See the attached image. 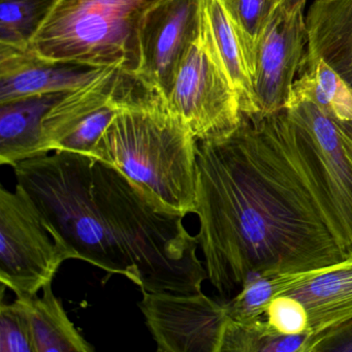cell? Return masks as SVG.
Returning <instances> with one entry per match:
<instances>
[{"label": "cell", "mask_w": 352, "mask_h": 352, "mask_svg": "<svg viewBox=\"0 0 352 352\" xmlns=\"http://www.w3.org/2000/svg\"><path fill=\"white\" fill-rule=\"evenodd\" d=\"M284 294L304 305L309 333H318L351 318L352 255L338 265L318 270Z\"/></svg>", "instance_id": "5bb4252c"}, {"label": "cell", "mask_w": 352, "mask_h": 352, "mask_svg": "<svg viewBox=\"0 0 352 352\" xmlns=\"http://www.w3.org/2000/svg\"><path fill=\"white\" fill-rule=\"evenodd\" d=\"M138 302L160 352H220L228 323L226 302L197 294L141 290Z\"/></svg>", "instance_id": "9c48e42d"}, {"label": "cell", "mask_w": 352, "mask_h": 352, "mask_svg": "<svg viewBox=\"0 0 352 352\" xmlns=\"http://www.w3.org/2000/svg\"><path fill=\"white\" fill-rule=\"evenodd\" d=\"M197 240L208 280L228 300L259 275L315 271L351 256L294 162L277 114L197 142Z\"/></svg>", "instance_id": "6da1fadb"}, {"label": "cell", "mask_w": 352, "mask_h": 352, "mask_svg": "<svg viewBox=\"0 0 352 352\" xmlns=\"http://www.w3.org/2000/svg\"><path fill=\"white\" fill-rule=\"evenodd\" d=\"M102 69L57 63L40 56L30 48L0 45V102L73 91Z\"/></svg>", "instance_id": "7c38bea8"}, {"label": "cell", "mask_w": 352, "mask_h": 352, "mask_svg": "<svg viewBox=\"0 0 352 352\" xmlns=\"http://www.w3.org/2000/svg\"><path fill=\"white\" fill-rule=\"evenodd\" d=\"M307 49L352 90V0H315L306 18Z\"/></svg>", "instance_id": "9a60e30c"}, {"label": "cell", "mask_w": 352, "mask_h": 352, "mask_svg": "<svg viewBox=\"0 0 352 352\" xmlns=\"http://www.w3.org/2000/svg\"><path fill=\"white\" fill-rule=\"evenodd\" d=\"M0 352H36L28 311L21 298L0 304Z\"/></svg>", "instance_id": "603a6c76"}, {"label": "cell", "mask_w": 352, "mask_h": 352, "mask_svg": "<svg viewBox=\"0 0 352 352\" xmlns=\"http://www.w3.org/2000/svg\"><path fill=\"white\" fill-rule=\"evenodd\" d=\"M265 320L274 331L283 335L308 331V315L304 305L289 294L274 298L265 308Z\"/></svg>", "instance_id": "cb8c5ba5"}, {"label": "cell", "mask_w": 352, "mask_h": 352, "mask_svg": "<svg viewBox=\"0 0 352 352\" xmlns=\"http://www.w3.org/2000/svg\"><path fill=\"white\" fill-rule=\"evenodd\" d=\"M73 252L28 191L0 186V281L17 298L36 296Z\"/></svg>", "instance_id": "8992f818"}, {"label": "cell", "mask_w": 352, "mask_h": 352, "mask_svg": "<svg viewBox=\"0 0 352 352\" xmlns=\"http://www.w3.org/2000/svg\"><path fill=\"white\" fill-rule=\"evenodd\" d=\"M58 0H0V45L30 49Z\"/></svg>", "instance_id": "44dd1931"}, {"label": "cell", "mask_w": 352, "mask_h": 352, "mask_svg": "<svg viewBox=\"0 0 352 352\" xmlns=\"http://www.w3.org/2000/svg\"><path fill=\"white\" fill-rule=\"evenodd\" d=\"M308 352H352V317L313 333Z\"/></svg>", "instance_id": "d4e9b609"}, {"label": "cell", "mask_w": 352, "mask_h": 352, "mask_svg": "<svg viewBox=\"0 0 352 352\" xmlns=\"http://www.w3.org/2000/svg\"><path fill=\"white\" fill-rule=\"evenodd\" d=\"M158 1L58 0L30 49L57 63L138 75L142 22Z\"/></svg>", "instance_id": "277c9868"}, {"label": "cell", "mask_w": 352, "mask_h": 352, "mask_svg": "<svg viewBox=\"0 0 352 352\" xmlns=\"http://www.w3.org/2000/svg\"><path fill=\"white\" fill-rule=\"evenodd\" d=\"M313 333L283 335L274 331L265 318L242 323L228 318L220 352H308Z\"/></svg>", "instance_id": "ffe728a7"}, {"label": "cell", "mask_w": 352, "mask_h": 352, "mask_svg": "<svg viewBox=\"0 0 352 352\" xmlns=\"http://www.w3.org/2000/svg\"><path fill=\"white\" fill-rule=\"evenodd\" d=\"M317 271L318 270L278 273L250 278L243 284L236 296L224 300L228 318L242 323L265 318V308L274 298L289 292Z\"/></svg>", "instance_id": "d6986e66"}, {"label": "cell", "mask_w": 352, "mask_h": 352, "mask_svg": "<svg viewBox=\"0 0 352 352\" xmlns=\"http://www.w3.org/2000/svg\"><path fill=\"white\" fill-rule=\"evenodd\" d=\"M306 0H281L255 51L251 80L258 116L287 108L307 43Z\"/></svg>", "instance_id": "30bf717a"}, {"label": "cell", "mask_w": 352, "mask_h": 352, "mask_svg": "<svg viewBox=\"0 0 352 352\" xmlns=\"http://www.w3.org/2000/svg\"><path fill=\"white\" fill-rule=\"evenodd\" d=\"M42 296L23 300L34 333L36 352H92L94 347L72 322L52 282L43 287Z\"/></svg>", "instance_id": "e0dca14e"}, {"label": "cell", "mask_w": 352, "mask_h": 352, "mask_svg": "<svg viewBox=\"0 0 352 352\" xmlns=\"http://www.w3.org/2000/svg\"><path fill=\"white\" fill-rule=\"evenodd\" d=\"M244 51L249 73L261 34L281 0H220Z\"/></svg>", "instance_id": "7402d4cb"}, {"label": "cell", "mask_w": 352, "mask_h": 352, "mask_svg": "<svg viewBox=\"0 0 352 352\" xmlns=\"http://www.w3.org/2000/svg\"><path fill=\"white\" fill-rule=\"evenodd\" d=\"M204 7L216 52L238 94L241 111L246 116H258L252 80L232 21L220 0H204Z\"/></svg>", "instance_id": "ac0fdd59"}, {"label": "cell", "mask_w": 352, "mask_h": 352, "mask_svg": "<svg viewBox=\"0 0 352 352\" xmlns=\"http://www.w3.org/2000/svg\"><path fill=\"white\" fill-rule=\"evenodd\" d=\"M197 142L221 139L242 121L238 94L216 52L204 7L203 23L166 98Z\"/></svg>", "instance_id": "52a82bcc"}, {"label": "cell", "mask_w": 352, "mask_h": 352, "mask_svg": "<svg viewBox=\"0 0 352 352\" xmlns=\"http://www.w3.org/2000/svg\"><path fill=\"white\" fill-rule=\"evenodd\" d=\"M276 114L294 162L340 242L352 255V164L337 125L307 100Z\"/></svg>", "instance_id": "5b68a950"}, {"label": "cell", "mask_w": 352, "mask_h": 352, "mask_svg": "<svg viewBox=\"0 0 352 352\" xmlns=\"http://www.w3.org/2000/svg\"><path fill=\"white\" fill-rule=\"evenodd\" d=\"M298 72L287 107L307 100L333 120H352V90L320 56L307 49Z\"/></svg>", "instance_id": "2e32d148"}, {"label": "cell", "mask_w": 352, "mask_h": 352, "mask_svg": "<svg viewBox=\"0 0 352 352\" xmlns=\"http://www.w3.org/2000/svg\"><path fill=\"white\" fill-rule=\"evenodd\" d=\"M203 18L204 0H160L144 17L138 76L166 98Z\"/></svg>", "instance_id": "8fae6325"}, {"label": "cell", "mask_w": 352, "mask_h": 352, "mask_svg": "<svg viewBox=\"0 0 352 352\" xmlns=\"http://www.w3.org/2000/svg\"><path fill=\"white\" fill-rule=\"evenodd\" d=\"M13 170L74 258L124 276L146 292H201L207 271L185 216L160 209L118 168L55 151Z\"/></svg>", "instance_id": "7a4b0ae2"}, {"label": "cell", "mask_w": 352, "mask_h": 352, "mask_svg": "<svg viewBox=\"0 0 352 352\" xmlns=\"http://www.w3.org/2000/svg\"><path fill=\"white\" fill-rule=\"evenodd\" d=\"M333 122L339 129L344 149L352 164V120H333Z\"/></svg>", "instance_id": "484cf974"}, {"label": "cell", "mask_w": 352, "mask_h": 352, "mask_svg": "<svg viewBox=\"0 0 352 352\" xmlns=\"http://www.w3.org/2000/svg\"><path fill=\"white\" fill-rule=\"evenodd\" d=\"M197 149L166 98L138 76L94 158L118 168L160 209L186 216L197 207Z\"/></svg>", "instance_id": "3957f363"}, {"label": "cell", "mask_w": 352, "mask_h": 352, "mask_svg": "<svg viewBox=\"0 0 352 352\" xmlns=\"http://www.w3.org/2000/svg\"><path fill=\"white\" fill-rule=\"evenodd\" d=\"M65 94L0 102V164L13 168L24 160L47 155L43 146V119Z\"/></svg>", "instance_id": "4fadbf2b"}, {"label": "cell", "mask_w": 352, "mask_h": 352, "mask_svg": "<svg viewBox=\"0 0 352 352\" xmlns=\"http://www.w3.org/2000/svg\"><path fill=\"white\" fill-rule=\"evenodd\" d=\"M137 79L138 75L120 67H109L59 98L43 119L45 152L65 151L94 157L100 138Z\"/></svg>", "instance_id": "ba28073f"}]
</instances>
